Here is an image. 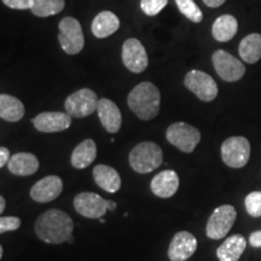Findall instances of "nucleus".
Segmentation results:
<instances>
[{
    "label": "nucleus",
    "instance_id": "f257e3e1",
    "mask_svg": "<svg viewBox=\"0 0 261 261\" xmlns=\"http://www.w3.org/2000/svg\"><path fill=\"white\" fill-rule=\"evenodd\" d=\"M35 233L45 243L60 244L73 241L74 221L61 210H50L35 221Z\"/></svg>",
    "mask_w": 261,
    "mask_h": 261
},
{
    "label": "nucleus",
    "instance_id": "f03ea898",
    "mask_svg": "<svg viewBox=\"0 0 261 261\" xmlns=\"http://www.w3.org/2000/svg\"><path fill=\"white\" fill-rule=\"evenodd\" d=\"M161 96L158 87L152 83L144 81L130 91L128 96V107L140 120L149 121L158 116Z\"/></svg>",
    "mask_w": 261,
    "mask_h": 261
},
{
    "label": "nucleus",
    "instance_id": "7ed1b4c3",
    "mask_svg": "<svg viewBox=\"0 0 261 261\" xmlns=\"http://www.w3.org/2000/svg\"><path fill=\"white\" fill-rule=\"evenodd\" d=\"M162 150L154 142H142L132 149L129 154V165L140 174L155 171L162 163Z\"/></svg>",
    "mask_w": 261,
    "mask_h": 261
},
{
    "label": "nucleus",
    "instance_id": "20e7f679",
    "mask_svg": "<svg viewBox=\"0 0 261 261\" xmlns=\"http://www.w3.org/2000/svg\"><path fill=\"white\" fill-rule=\"evenodd\" d=\"M74 208L85 218L99 219L107 211L115 210L116 203L114 201L104 200L102 196L93 192H80L74 198Z\"/></svg>",
    "mask_w": 261,
    "mask_h": 261
},
{
    "label": "nucleus",
    "instance_id": "39448f33",
    "mask_svg": "<svg viewBox=\"0 0 261 261\" xmlns=\"http://www.w3.org/2000/svg\"><path fill=\"white\" fill-rule=\"evenodd\" d=\"M166 138L185 154H191L201 140L200 130L185 122H175L166 130Z\"/></svg>",
    "mask_w": 261,
    "mask_h": 261
},
{
    "label": "nucleus",
    "instance_id": "423d86ee",
    "mask_svg": "<svg viewBox=\"0 0 261 261\" xmlns=\"http://www.w3.org/2000/svg\"><path fill=\"white\" fill-rule=\"evenodd\" d=\"M221 158L228 167H244L250 158L249 140L242 136L227 138L221 145Z\"/></svg>",
    "mask_w": 261,
    "mask_h": 261
},
{
    "label": "nucleus",
    "instance_id": "0eeeda50",
    "mask_svg": "<svg viewBox=\"0 0 261 261\" xmlns=\"http://www.w3.org/2000/svg\"><path fill=\"white\" fill-rule=\"evenodd\" d=\"M60 41L62 50L68 55H76L84 48L85 39L81 25L76 18L64 17L58 24Z\"/></svg>",
    "mask_w": 261,
    "mask_h": 261
},
{
    "label": "nucleus",
    "instance_id": "6e6552de",
    "mask_svg": "<svg viewBox=\"0 0 261 261\" xmlns=\"http://www.w3.org/2000/svg\"><path fill=\"white\" fill-rule=\"evenodd\" d=\"M184 85L202 102H212L218 96V85L214 79L201 70H191L185 75Z\"/></svg>",
    "mask_w": 261,
    "mask_h": 261
},
{
    "label": "nucleus",
    "instance_id": "1a4fd4ad",
    "mask_svg": "<svg viewBox=\"0 0 261 261\" xmlns=\"http://www.w3.org/2000/svg\"><path fill=\"white\" fill-rule=\"evenodd\" d=\"M236 210L230 204L220 205L210 217L205 232L212 240H220L226 236L236 220Z\"/></svg>",
    "mask_w": 261,
    "mask_h": 261
},
{
    "label": "nucleus",
    "instance_id": "9d476101",
    "mask_svg": "<svg viewBox=\"0 0 261 261\" xmlns=\"http://www.w3.org/2000/svg\"><path fill=\"white\" fill-rule=\"evenodd\" d=\"M212 62H213L217 74L227 83H233V81L242 79L243 75L246 74V67L242 62L238 61L236 57L226 51H215L212 56Z\"/></svg>",
    "mask_w": 261,
    "mask_h": 261
},
{
    "label": "nucleus",
    "instance_id": "9b49d317",
    "mask_svg": "<svg viewBox=\"0 0 261 261\" xmlns=\"http://www.w3.org/2000/svg\"><path fill=\"white\" fill-rule=\"evenodd\" d=\"M98 97L94 91L90 89H81L70 94L65 100L64 107L71 117H86L97 110Z\"/></svg>",
    "mask_w": 261,
    "mask_h": 261
},
{
    "label": "nucleus",
    "instance_id": "f8f14e48",
    "mask_svg": "<svg viewBox=\"0 0 261 261\" xmlns=\"http://www.w3.org/2000/svg\"><path fill=\"white\" fill-rule=\"evenodd\" d=\"M122 61L125 67L135 74L143 73L149 64L148 54L138 39L130 38L122 46Z\"/></svg>",
    "mask_w": 261,
    "mask_h": 261
},
{
    "label": "nucleus",
    "instance_id": "ddd939ff",
    "mask_svg": "<svg viewBox=\"0 0 261 261\" xmlns=\"http://www.w3.org/2000/svg\"><path fill=\"white\" fill-rule=\"evenodd\" d=\"M197 249V240L188 231H180L172 238L168 248V257L171 261H187Z\"/></svg>",
    "mask_w": 261,
    "mask_h": 261
},
{
    "label": "nucleus",
    "instance_id": "4468645a",
    "mask_svg": "<svg viewBox=\"0 0 261 261\" xmlns=\"http://www.w3.org/2000/svg\"><path fill=\"white\" fill-rule=\"evenodd\" d=\"M63 190V181L57 175H48L35 182L31 189V197L38 203H48L56 200Z\"/></svg>",
    "mask_w": 261,
    "mask_h": 261
},
{
    "label": "nucleus",
    "instance_id": "2eb2a0df",
    "mask_svg": "<svg viewBox=\"0 0 261 261\" xmlns=\"http://www.w3.org/2000/svg\"><path fill=\"white\" fill-rule=\"evenodd\" d=\"M33 125L40 132L52 133L68 129L71 125V116L68 113L45 112L32 119Z\"/></svg>",
    "mask_w": 261,
    "mask_h": 261
},
{
    "label": "nucleus",
    "instance_id": "dca6fc26",
    "mask_svg": "<svg viewBox=\"0 0 261 261\" xmlns=\"http://www.w3.org/2000/svg\"><path fill=\"white\" fill-rule=\"evenodd\" d=\"M97 113L104 128L109 133H116L121 128L122 116L119 107L112 100L103 98L98 102Z\"/></svg>",
    "mask_w": 261,
    "mask_h": 261
},
{
    "label": "nucleus",
    "instance_id": "f3484780",
    "mask_svg": "<svg viewBox=\"0 0 261 261\" xmlns=\"http://www.w3.org/2000/svg\"><path fill=\"white\" fill-rule=\"evenodd\" d=\"M151 191L161 198L172 197L179 189V177L174 171L167 169V171L160 172L150 184Z\"/></svg>",
    "mask_w": 261,
    "mask_h": 261
},
{
    "label": "nucleus",
    "instance_id": "a211bd4d",
    "mask_svg": "<svg viewBox=\"0 0 261 261\" xmlns=\"http://www.w3.org/2000/svg\"><path fill=\"white\" fill-rule=\"evenodd\" d=\"M93 179L104 191L114 194L121 188V178L116 169L107 165H98L93 168Z\"/></svg>",
    "mask_w": 261,
    "mask_h": 261
},
{
    "label": "nucleus",
    "instance_id": "6ab92c4d",
    "mask_svg": "<svg viewBox=\"0 0 261 261\" xmlns=\"http://www.w3.org/2000/svg\"><path fill=\"white\" fill-rule=\"evenodd\" d=\"M9 171L15 175L27 177L34 174L39 169V160L29 152H19L11 156L8 162Z\"/></svg>",
    "mask_w": 261,
    "mask_h": 261
},
{
    "label": "nucleus",
    "instance_id": "aec40b11",
    "mask_svg": "<svg viewBox=\"0 0 261 261\" xmlns=\"http://www.w3.org/2000/svg\"><path fill=\"white\" fill-rule=\"evenodd\" d=\"M247 247L246 238L241 234H233L225 240L218 248L217 256L219 261H238Z\"/></svg>",
    "mask_w": 261,
    "mask_h": 261
},
{
    "label": "nucleus",
    "instance_id": "412c9836",
    "mask_svg": "<svg viewBox=\"0 0 261 261\" xmlns=\"http://www.w3.org/2000/svg\"><path fill=\"white\" fill-rule=\"evenodd\" d=\"M120 28V19L112 11H102L94 17L92 33L98 39L110 37Z\"/></svg>",
    "mask_w": 261,
    "mask_h": 261
},
{
    "label": "nucleus",
    "instance_id": "4be33fe9",
    "mask_svg": "<svg viewBox=\"0 0 261 261\" xmlns=\"http://www.w3.org/2000/svg\"><path fill=\"white\" fill-rule=\"evenodd\" d=\"M25 108L21 100L10 94H0V117L5 121L17 122L24 116Z\"/></svg>",
    "mask_w": 261,
    "mask_h": 261
},
{
    "label": "nucleus",
    "instance_id": "5701e85b",
    "mask_svg": "<svg viewBox=\"0 0 261 261\" xmlns=\"http://www.w3.org/2000/svg\"><path fill=\"white\" fill-rule=\"evenodd\" d=\"M97 146L92 139H85L71 154V165L77 169H84L96 160Z\"/></svg>",
    "mask_w": 261,
    "mask_h": 261
},
{
    "label": "nucleus",
    "instance_id": "b1692460",
    "mask_svg": "<svg viewBox=\"0 0 261 261\" xmlns=\"http://www.w3.org/2000/svg\"><path fill=\"white\" fill-rule=\"evenodd\" d=\"M238 54L246 63L254 64L261 58V34L253 33L242 39Z\"/></svg>",
    "mask_w": 261,
    "mask_h": 261
},
{
    "label": "nucleus",
    "instance_id": "393cba45",
    "mask_svg": "<svg viewBox=\"0 0 261 261\" xmlns=\"http://www.w3.org/2000/svg\"><path fill=\"white\" fill-rule=\"evenodd\" d=\"M238 29L237 19L231 15H223L215 19L212 25V34L215 40L226 42L236 35Z\"/></svg>",
    "mask_w": 261,
    "mask_h": 261
},
{
    "label": "nucleus",
    "instance_id": "a878e982",
    "mask_svg": "<svg viewBox=\"0 0 261 261\" xmlns=\"http://www.w3.org/2000/svg\"><path fill=\"white\" fill-rule=\"evenodd\" d=\"M64 5V0H33L31 11L38 17H48L60 14Z\"/></svg>",
    "mask_w": 261,
    "mask_h": 261
},
{
    "label": "nucleus",
    "instance_id": "bb28decb",
    "mask_svg": "<svg viewBox=\"0 0 261 261\" xmlns=\"http://www.w3.org/2000/svg\"><path fill=\"white\" fill-rule=\"evenodd\" d=\"M178 9L188 19H190L194 23H200L203 19V14H202L201 9L198 8L197 4L194 0H175Z\"/></svg>",
    "mask_w": 261,
    "mask_h": 261
},
{
    "label": "nucleus",
    "instance_id": "cd10ccee",
    "mask_svg": "<svg viewBox=\"0 0 261 261\" xmlns=\"http://www.w3.org/2000/svg\"><path fill=\"white\" fill-rule=\"evenodd\" d=\"M244 205L248 214L254 218L261 217V191H253L246 197Z\"/></svg>",
    "mask_w": 261,
    "mask_h": 261
},
{
    "label": "nucleus",
    "instance_id": "c85d7f7f",
    "mask_svg": "<svg viewBox=\"0 0 261 261\" xmlns=\"http://www.w3.org/2000/svg\"><path fill=\"white\" fill-rule=\"evenodd\" d=\"M168 4V0H140V9L145 15L156 16Z\"/></svg>",
    "mask_w": 261,
    "mask_h": 261
},
{
    "label": "nucleus",
    "instance_id": "c756f323",
    "mask_svg": "<svg viewBox=\"0 0 261 261\" xmlns=\"http://www.w3.org/2000/svg\"><path fill=\"white\" fill-rule=\"evenodd\" d=\"M22 221L17 217H3L0 218V234L9 231H15L21 226Z\"/></svg>",
    "mask_w": 261,
    "mask_h": 261
},
{
    "label": "nucleus",
    "instance_id": "7c9ffc66",
    "mask_svg": "<svg viewBox=\"0 0 261 261\" xmlns=\"http://www.w3.org/2000/svg\"><path fill=\"white\" fill-rule=\"evenodd\" d=\"M3 3L10 9L15 10H31L33 0H3Z\"/></svg>",
    "mask_w": 261,
    "mask_h": 261
},
{
    "label": "nucleus",
    "instance_id": "2f4dec72",
    "mask_svg": "<svg viewBox=\"0 0 261 261\" xmlns=\"http://www.w3.org/2000/svg\"><path fill=\"white\" fill-rule=\"evenodd\" d=\"M250 246L260 248L261 247V231H256V232H253L249 237Z\"/></svg>",
    "mask_w": 261,
    "mask_h": 261
},
{
    "label": "nucleus",
    "instance_id": "473e14b6",
    "mask_svg": "<svg viewBox=\"0 0 261 261\" xmlns=\"http://www.w3.org/2000/svg\"><path fill=\"white\" fill-rule=\"evenodd\" d=\"M10 160V151L6 148H0V168L8 165Z\"/></svg>",
    "mask_w": 261,
    "mask_h": 261
},
{
    "label": "nucleus",
    "instance_id": "72a5a7b5",
    "mask_svg": "<svg viewBox=\"0 0 261 261\" xmlns=\"http://www.w3.org/2000/svg\"><path fill=\"white\" fill-rule=\"evenodd\" d=\"M226 0H203V3L210 8H219Z\"/></svg>",
    "mask_w": 261,
    "mask_h": 261
},
{
    "label": "nucleus",
    "instance_id": "f704fd0d",
    "mask_svg": "<svg viewBox=\"0 0 261 261\" xmlns=\"http://www.w3.org/2000/svg\"><path fill=\"white\" fill-rule=\"evenodd\" d=\"M5 205H6V203H5L4 197H3V196H0V214H2L3 212H4Z\"/></svg>",
    "mask_w": 261,
    "mask_h": 261
},
{
    "label": "nucleus",
    "instance_id": "c9c22d12",
    "mask_svg": "<svg viewBox=\"0 0 261 261\" xmlns=\"http://www.w3.org/2000/svg\"><path fill=\"white\" fill-rule=\"evenodd\" d=\"M2 256H3V247L0 246V259H2Z\"/></svg>",
    "mask_w": 261,
    "mask_h": 261
}]
</instances>
